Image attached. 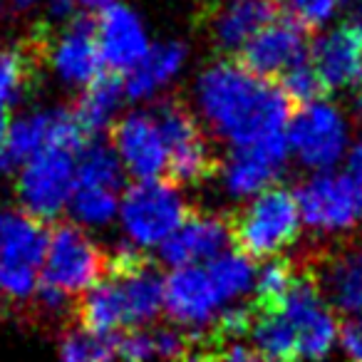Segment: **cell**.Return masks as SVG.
<instances>
[{"label": "cell", "instance_id": "37", "mask_svg": "<svg viewBox=\"0 0 362 362\" xmlns=\"http://www.w3.org/2000/svg\"><path fill=\"white\" fill-rule=\"evenodd\" d=\"M347 166H350V171H347V174L355 176L357 184L362 187V141L350 149V154H347Z\"/></svg>", "mask_w": 362, "mask_h": 362}, {"label": "cell", "instance_id": "10", "mask_svg": "<svg viewBox=\"0 0 362 362\" xmlns=\"http://www.w3.org/2000/svg\"><path fill=\"white\" fill-rule=\"evenodd\" d=\"M169 154V174L181 184L204 181L214 169V156L194 115L184 105L164 102L154 112Z\"/></svg>", "mask_w": 362, "mask_h": 362}, {"label": "cell", "instance_id": "36", "mask_svg": "<svg viewBox=\"0 0 362 362\" xmlns=\"http://www.w3.org/2000/svg\"><path fill=\"white\" fill-rule=\"evenodd\" d=\"M75 3L87 13V16H102L105 11L115 8L119 0H75Z\"/></svg>", "mask_w": 362, "mask_h": 362}, {"label": "cell", "instance_id": "29", "mask_svg": "<svg viewBox=\"0 0 362 362\" xmlns=\"http://www.w3.org/2000/svg\"><path fill=\"white\" fill-rule=\"evenodd\" d=\"M281 90H283V95L291 100V105L305 107V105L317 102V97L325 92V87H322L317 72L313 70L310 60H305L281 77Z\"/></svg>", "mask_w": 362, "mask_h": 362}, {"label": "cell", "instance_id": "12", "mask_svg": "<svg viewBox=\"0 0 362 362\" xmlns=\"http://www.w3.org/2000/svg\"><path fill=\"white\" fill-rule=\"evenodd\" d=\"M288 154H291V146L286 134L251 146H236L221 166L226 194L233 199H251L271 189L276 176L286 166Z\"/></svg>", "mask_w": 362, "mask_h": 362}, {"label": "cell", "instance_id": "11", "mask_svg": "<svg viewBox=\"0 0 362 362\" xmlns=\"http://www.w3.org/2000/svg\"><path fill=\"white\" fill-rule=\"evenodd\" d=\"M164 310L184 327L214 325L223 310V298L204 266L171 268L164 278Z\"/></svg>", "mask_w": 362, "mask_h": 362}, {"label": "cell", "instance_id": "32", "mask_svg": "<svg viewBox=\"0 0 362 362\" xmlns=\"http://www.w3.org/2000/svg\"><path fill=\"white\" fill-rule=\"evenodd\" d=\"M293 21H298L303 28H320L335 16L340 8V0H283Z\"/></svg>", "mask_w": 362, "mask_h": 362}, {"label": "cell", "instance_id": "6", "mask_svg": "<svg viewBox=\"0 0 362 362\" xmlns=\"http://www.w3.org/2000/svg\"><path fill=\"white\" fill-rule=\"evenodd\" d=\"M296 199L300 221L317 233L337 236L362 226V187L350 174L325 171L310 176Z\"/></svg>", "mask_w": 362, "mask_h": 362}, {"label": "cell", "instance_id": "2", "mask_svg": "<svg viewBox=\"0 0 362 362\" xmlns=\"http://www.w3.org/2000/svg\"><path fill=\"white\" fill-rule=\"evenodd\" d=\"M105 256L80 226H57L47 238L40 266V300L60 308L65 298L87 293L102 281Z\"/></svg>", "mask_w": 362, "mask_h": 362}, {"label": "cell", "instance_id": "28", "mask_svg": "<svg viewBox=\"0 0 362 362\" xmlns=\"http://www.w3.org/2000/svg\"><path fill=\"white\" fill-rule=\"evenodd\" d=\"M115 357V335L100 337L85 330L65 335L60 345V362H110Z\"/></svg>", "mask_w": 362, "mask_h": 362}, {"label": "cell", "instance_id": "20", "mask_svg": "<svg viewBox=\"0 0 362 362\" xmlns=\"http://www.w3.org/2000/svg\"><path fill=\"white\" fill-rule=\"evenodd\" d=\"M50 233L37 218L0 209V263L30 266L40 271Z\"/></svg>", "mask_w": 362, "mask_h": 362}, {"label": "cell", "instance_id": "27", "mask_svg": "<svg viewBox=\"0 0 362 362\" xmlns=\"http://www.w3.org/2000/svg\"><path fill=\"white\" fill-rule=\"evenodd\" d=\"M296 271L286 258H268V263L256 271V308H268L276 305L286 298V293L291 291V286L296 283Z\"/></svg>", "mask_w": 362, "mask_h": 362}, {"label": "cell", "instance_id": "26", "mask_svg": "<svg viewBox=\"0 0 362 362\" xmlns=\"http://www.w3.org/2000/svg\"><path fill=\"white\" fill-rule=\"evenodd\" d=\"M119 192L105 187H82L75 184V194L70 199L72 216L82 226H105L115 216H119Z\"/></svg>", "mask_w": 362, "mask_h": 362}, {"label": "cell", "instance_id": "8", "mask_svg": "<svg viewBox=\"0 0 362 362\" xmlns=\"http://www.w3.org/2000/svg\"><path fill=\"white\" fill-rule=\"evenodd\" d=\"M268 308H278L293 327L296 335L298 362H322L337 345V320L332 308L320 296L313 278H296L291 291L281 303Z\"/></svg>", "mask_w": 362, "mask_h": 362}, {"label": "cell", "instance_id": "14", "mask_svg": "<svg viewBox=\"0 0 362 362\" xmlns=\"http://www.w3.org/2000/svg\"><path fill=\"white\" fill-rule=\"evenodd\" d=\"M112 149L122 161V169L139 181L159 179L169 169V154L154 112H132L115 124Z\"/></svg>", "mask_w": 362, "mask_h": 362}, {"label": "cell", "instance_id": "30", "mask_svg": "<svg viewBox=\"0 0 362 362\" xmlns=\"http://www.w3.org/2000/svg\"><path fill=\"white\" fill-rule=\"evenodd\" d=\"M40 291V271L30 266L0 263V296L8 300H25Z\"/></svg>", "mask_w": 362, "mask_h": 362}, {"label": "cell", "instance_id": "16", "mask_svg": "<svg viewBox=\"0 0 362 362\" xmlns=\"http://www.w3.org/2000/svg\"><path fill=\"white\" fill-rule=\"evenodd\" d=\"M233 238V228L214 214H194L187 216L169 238L159 246V256L166 266L184 268L199 266L202 261H214L228 251V243Z\"/></svg>", "mask_w": 362, "mask_h": 362}, {"label": "cell", "instance_id": "5", "mask_svg": "<svg viewBox=\"0 0 362 362\" xmlns=\"http://www.w3.org/2000/svg\"><path fill=\"white\" fill-rule=\"evenodd\" d=\"M288 146L303 166L325 174L350 154V122L330 102L305 105L288 122Z\"/></svg>", "mask_w": 362, "mask_h": 362}, {"label": "cell", "instance_id": "33", "mask_svg": "<svg viewBox=\"0 0 362 362\" xmlns=\"http://www.w3.org/2000/svg\"><path fill=\"white\" fill-rule=\"evenodd\" d=\"M253 317H256V308H248V305H238L233 303L231 308H223L221 315L216 317V332L221 340L233 342L238 337L248 335L253 325Z\"/></svg>", "mask_w": 362, "mask_h": 362}, {"label": "cell", "instance_id": "19", "mask_svg": "<svg viewBox=\"0 0 362 362\" xmlns=\"http://www.w3.org/2000/svg\"><path fill=\"white\" fill-rule=\"evenodd\" d=\"M278 0H228L214 16L211 35L223 50H241L278 18Z\"/></svg>", "mask_w": 362, "mask_h": 362}, {"label": "cell", "instance_id": "17", "mask_svg": "<svg viewBox=\"0 0 362 362\" xmlns=\"http://www.w3.org/2000/svg\"><path fill=\"white\" fill-rule=\"evenodd\" d=\"M97 42H100L102 62L115 75H129L151 50L149 35L132 8L117 3L115 8L105 11L97 21Z\"/></svg>", "mask_w": 362, "mask_h": 362}, {"label": "cell", "instance_id": "24", "mask_svg": "<svg viewBox=\"0 0 362 362\" xmlns=\"http://www.w3.org/2000/svg\"><path fill=\"white\" fill-rule=\"evenodd\" d=\"M223 303H236L256 288V268L243 251H223L206 266Z\"/></svg>", "mask_w": 362, "mask_h": 362}, {"label": "cell", "instance_id": "39", "mask_svg": "<svg viewBox=\"0 0 362 362\" xmlns=\"http://www.w3.org/2000/svg\"><path fill=\"white\" fill-rule=\"evenodd\" d=\"M340 6L352 8V11H362V0H340Z\"/></svg>", "mask_w": 362, "mask_h": 362}, {"label": "cell", "instance_id": "13", "mask_svg": "<svg viewBox=\"0 0 362 362\" xmlns=\"http://www.w3.org/2000/svg\"><path fill=\"white\" fill-rule=\"evenodd\" d=\"M241 65L258 77H283L308 60V30L293 18L278 16L241 47Z\"/></svg>", "mask_w": 362, "mask_h": 362}, {"label": "cell", "instance_id": "31", "mask_svg": "<svg viewBox=\"0 0 362 362\" xmlns=\"http://www.w3.org/2000/svg\"><path fill=\"white\" fill-rule=\"evenodd\" d=\"M28 65L21 52L0 47V110H6L11 102L18 100L21 90L25 87Z\"/></svg>", "mask_w": 362, "mask_h": 362}, {"label": "cell", "instance_id": "18", "mask_svg": "<svg viewBox=\"0 0 362 362\" xmlns=\"http://www.w3.org/2000/svg\"><path fill=\"white\" fill-rule=\"evenodd\" d=\"M52 70L67 85L87 87L105 75L100 42H97V23L80 18L57 35L52 45Z\"/></svg>", "mask_w": 362, "mask_h": 362}, {"label": "cell", "instance_id": "4", "mask_svg": "<svg viewBox=\"0 0 362 362\" xmlns=\"http://www.w3.org/2000/svg\"><path fill=\"white\" fill-rule=\"evenodd\" d=\"M300 223L296 194L283 187H271L243 209L233 226V236L248 258H273L296 241Z\"/></svg>", "mask_w": 362, "mask_h": 362}, {"label": "cell", "instance_id": "7", "mask_svg": "<svg viewBox=\"0 0 362 362\" xmlns=\"http://www.w3.org/2000/svg\"><path fill=\"white\" fill-rule=\"evenodd\" d=\"M77 181V154L67 149H45L28 159L18 176V199L28 216L55 218L70 206Z\"/></svg>", "mask_w": 362, "mask_h": 362}, {"label": "cell", "instance_id": "34", "mask_svg": "<svg viewBox=\"0 0 362 362\" xmlns=\"http://www.w3.org/2000/svg\"><path fill=\"white\" fill-rule=\"evenodd\" d=\"M184 362H278V360L263 355L256 347L231 342V345L218 347V350H214V352H187Z\"/></svg>", "mask_w": 362, "mask_h": 362}, {"label": "cell", "instance_id": "35", "mask_svg": "<svg viewBox=\"0 0 362 362\" xmlns=\"http://www.w3.org/2000/svg\"><path fill=\"white\" fill-rule=\"evenodd\" d=\"M342 362H362V315L347 317L337 332Z\"/></svg>", "mask_w": 362, "mask_h": 362}, {"label": "cell", "instance_id": "23", "mask_svg": "<svg viewBox=\"0 0 362 362\" xmlns=\"http://www.w3.org/2000/svg\"><path fill=\"white\" fill-rule=\"evenodd\" d=\"M124 95H127L124 82L115 72H105L92 85L85 87V92L80 97V105L75 110V117L87 136L100 134V132H105L112 124L115 115L119 112Z\"/></svg>", "mask_w": 362, "mask_h": 362}, {"label": "cell", "instance_id": "40", "mask_svg": "<svg viewBox=\"0 0 362 362\" xmlns=\"http://www.w3.org/2000/svg\"><path fill=\"white\" fill-rule=\"evenodd\" d=\"M18 3H21V6H28V3H33V0H18Z\"/></svg>", "mask_w": 362, "mask_h": 362}, {"label": "cell", "instance_id": "21", "mask_svg": "<svg viewBox=\"0 0 362 362\" xmlns=\"http://www.w3.org/2000/svg\"><path fill=\"white\" fill-rule=\"evenodd\" d=\"M187 45L181 42H161L154 45L146 57L127 75L124 92L132 100H151L159 95L171 80H176L184 65H187Z\"/></svg>", "mask_w": 362, "mask_h": 362}, {"label": "cell", "instance_id": "15", "mask_svg": "<svg viewBox=\"0 0 362 362\" xmlns=\"http://www.w3.org/2000/svg\"><path fill=\"white\" fill-rule=\"evenodd\" d=\"M313 283L332 313L362 315V243H342L317 258Z\"/></svg>", "mask_w": 362, "mask_h": 362}, {"label": "cell", "instance_id": "3", "mask_svg": "<svg viewBox=\"0 0 362 362\" xmlns=\"http://www.w3.org/2000/svg\"><path fill=\"white\" fill-rule=\"evenodd\" d=\"M187 199L176 184L161 179L136 181L122 194L119 221L129 246L159 248L187 221Z\"/></svg>", "mask_w": 362, "mask_h": 362}, {"label": "cell", "instance_id": "22", "mask_svg": "<svg viewBox=\"0 0 362 362\" xmlns=\"http://www.w3.org/2000/svg\"><path fill=\"white\" fill-rule=\"evenodd\" d=\"M187 337L169 327H134L115 335V357L124 362H151V360H179L187 357Z\"/></svg>", "mask_w": 362, "mask_h": 362}, {"label": "cell", "instance_id": "1", "mask_svg": "<svg viewBox=\"0 0 362 362\" xmlns=\"http://www.w3.org/2000/svg\"><path fill=\"white\" fill-rule=\"evenodd\" d=\"M197 107L223 141L251 146L288 132L291 100L281 87L248 72L241 62H216L199 75Z\"/></svg>", "mask_w": 362, "mask_h": 362}, {"label": "cell", "instance_id": "9", "mask_svg": "<svg viewBox=\"0 0 362 362\" xmlns=\"http://www.w3.org/2000/svg\"><path fill=\"white\" fill-rule=\"evenodd\" d=\"M308 60L325 92H345L362 107V16L322 33L310 45Z\"/></svg>", "mask_w": 362, "mask_h": 362}, {"label": "cell", "instance_id": "38", "mask_svg": "<svg viewBox=\"0 0 362 362\" xmlns=\"http://www.w3.org/2000/svg\"><path fill=\"white\" fill-rule=\"evenodd\" d=\"M8 127H11V122H8V115H6V110H0V171H3V169H8V161H6Z\"/></svg>", "mask_w": 362, "mask_h": 362}, {"label": "cell", "instance_id": "25", "mask_svg": "<svg viewBox=\"0 0 362 362\" xmlns=\"http://www.w3.org/2000/svg\"><path fill=\"white\" fill-rule=\"evenodd\" d=\"M122 161L117 156V151L100 141L85 144L77 151V181L82 187H105V189H117L122 187Z\"/></svg>", "mask_w": 362, "mask_h": 362}]
</instances>
